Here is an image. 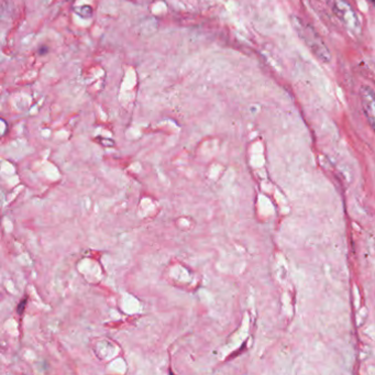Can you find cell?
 <instances>
[{
	"mask_svg": "<svg viewBox=\"0 0 375 375\" xmlns=\"http://www.w3.org/2000/svg\"><path fill=\"white\" fill-rule=\"evenodd\" d=\"M291 22L293 24V28L297 33L306 46L311 50L316 58L324 63H329L331 61V53L328 46L322 40L315 28L312 24H309L306 21L299 18L298 16H292Z\"/></svg>",
	"mask_w": 375,
	"mask_h": 375,
	"instance_id": "cell-1",
	"label": "cell"
},
{
	"mask_svg": "<svg viewBox=\"0 0 375 375\" xmlns=\"http://www.w3.org/2000/svg\"><path fill=\"white\" fill-rule=\"evenodd\" d=\"M333 14L353 36H360L362 32L359 16L348 0H326Z\"/></svg>",
	"mask_w": 375,
	"mask_h": 375,
	"instance_id": "cell-2",
	"label": "cell"
},
{
	"mask_svg": "<svg viewBox=\"0 0 375 375\" xmlns=\"http://www.w3.org/2000/svg\"><path fill=\"white\" fill-rule=\"evenodd\" d=\"M360 99L366 119L375 132V90L369 85L361 86Z\"/></svg>",
	"mask_w": 375,
	"mask_h": 375,
	"instance_id": "cell-3",
	"label": "cell"
},
{
	"mask_svg": "<svg viewBox=\"0 0 375 375\" xmlns=\"http://www.w3.org/2000/svg\"><path fill=\"white\" fill-rule=\"evenodd\" d=\"M24 303H25V302H22V303L20 304L21 306H20V308H19V312H22V308L24 307Z\"/></svg>",
	"mask_w": 375,
	"mask_h": 375,
	"instance_id": "cell-4",
	"label": "cell"
},
{
	"mask_svg": "<svg viewBox=\"0 0 375 375\" xmlns=\"http://www.w3.org/2000/svg\"><path fill=\"white\" fill-rule=\"evenodd\" d=\"M368 1L371 3V5H373V6H375V0H368Z\"/></svg>",
	"mask_w": 375,
	"mask_h": 375,
	"instance_id": "cell-5",
	"label": "cell"
}]
</instances>
